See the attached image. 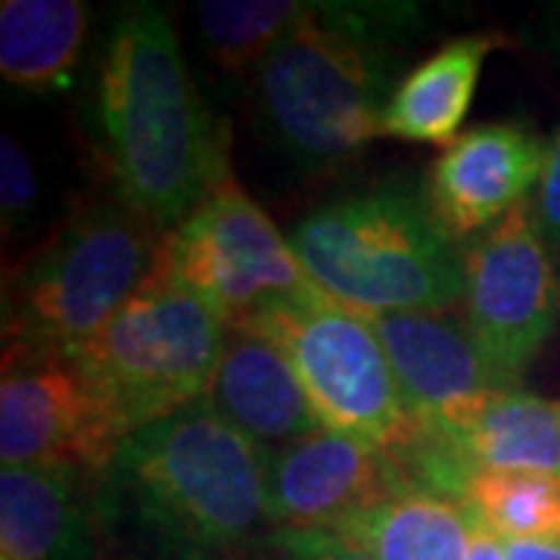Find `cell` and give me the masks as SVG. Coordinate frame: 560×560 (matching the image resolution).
I'll return each mask as SVG.
<instances>
[{"mask_svg":"<svg viewBox=\"0 0 560 560\" xmlns=\"http://www.w3.org/2000/svg\"><path fill=\"white\" fill-rule=\"evenodd\" d=\"M121 442L119 427L72 355L3 349V467H72L101 480Z\"/></svg>","mask_w":560,"mask_h":560,"instance_id":"cell-10","label":"cell"},{"mask_svg":"<svg viewBox=\"0 0 560 560\" xmlns=\"http://www.w3.org/2000/svg\"><path fill=\"white\" fill-rule=\"evenodd\" d=\"M539 40L545 50L560 62V3H551L539 20Z\"/></svg>","mask_w":560,"mask_h":560,"instance_id":"cell-27","label":"cell"},{"mask_svg":"<svg viewBox=\"0 0 560 560\" xmlns=\"http://www.w3.org/2000/svg\"><path fill=\"white\" fill-rule=\"evenodd\" d=\"M271 545L278 560H374L337 529H278Z\"/></svg>","mask_w":560,"mask_h":560,"instance_id":"cell-23","label":"cell"},{"mask_svg":"<svg viewBox=\"0 0 560 560\" xmlns=\"http://www.w3.org/2000/svg\"><path fill=\"white\" fill-rule=\"evenodd\" d=\"M548 140L526 121H489L460 131L427 175V200L442 228L467 243L486 234L539 187Z\"/></svg>","mask_w":560,"mask_h":560,"instance_id":"cell-13","label":"cell"},{"mask_svg":"<svg viewBox=\"0 0 560 560\" xmlns=\"http://www.w3.org/2000/svg\"><path fill=\"white\" fill-rule=\"evenodd\" d=\"M287 241L308 283L361 315L452 312L464 296L458 241L415 184L342 194L296 221Z\"/></svg>","mask_w":560,"mask_h":560,"instance_id":"cell-4","label":"cell"},{"mask_svg":"<svg viewBox=\"0 0 560 560\" xmlns=\"http://www.w3.org/2000/svg\"><path fill=\"white\" fill-rule=\"evenodd\" d=\"M337 533L374 560H470L474 517L464 501L399 489L349 517Z\"/></svg>","mask_w":560,"mask_h":560,"instance_id":"cell-19","label":"cell"},{"mask_svg":"<svg viewBox=\"0 0 560 560\" xmlns=\"http://www.w3.org/2000/svg\"><path fill=\"white\" fill-rule=\"evenodd\" d=\"M533 219L548 253L555 256V261H560V128L555 131V138L548 140V156H545L536 202H533Z\"/></svg>","mask_w":560,"mask_h":560,"instance_id":"cell-24","label":"cell"},{"mask_svg":"<svg viewBox=\"0 0 560 560\" xmlns=\"http://www.w3.org/2000/svg\"><path fill=\"white\" fill-rule=\"evenodd\" d=\"M91 121L113 194L160 234H172L231 172L228 125L202 101L175 22L156 3L116 10L103 35Z\"/></svg>","mask_w":560,"mask_h":560,"instance_id":"cell-1","label":"cell"},{"mask_svg":"<svg viewBox=\"0 0 560 560\" xmlns=\"http://www.w3.org/2000/svg\"><path fill=\"white\" fill-rule=\"evenodd\" d=\"M88 477L72 467H3L0 560H91Z\"/></svg>","mask_w":560,"mask_h":560,"instance_id":"cell-15","label":"cell"},{"mask_svg":"<svg viewBox=\"0 0 560 560\" xmlns=\"http://www.w3.org/2000/svg\"><path fill=\"white\" fill-rule=\"evenodd\" d=\"M162 261L228 327L243 324L261 302L308 287L290 241L231 172L165 234Z\"/></svg>","mask_w":560,"mask_h":560,"instance_id":"cell-9","label":"cell"},{"mask_svg":"<svg viewBox=\"0 0 560 560\" xmlns=\"http://www.w3.org/2000/svg\"><path fill=\"white\" fill-rule=\"evenodd\" d=\"M162 243L119 194L88 202L7 283V349L69 355L94 340L160 268Z\"/></svg>","mask_w":560,"mask_h":560,"instance_id":"cell-5","label":"cell"},{"mask_svg":"<svg viewBox=\"0 0 560 560\" xmlns=\"http://www.w3.org/2000/svg\"><path fill=\"white\" fill-rule=\"evenodd\" d=\"M442 436V433H440ZM445 440L477 474H551L560 477V401L526 389H495L474 418Z\"/></svg>","mask_w":560,"mask_h":560,"instance_id":"cell-17","label":"cell"},{"mask_svg":"<svg viewBox=\"0 0 560 560\" xmlns=\"http://www.w3.org/2000/svg\"><path fill=\"white\" fill-rule=\"evenodd\" d=\"M418 22V3L312 0L253 72L256 119L280 156L305 175H327L381 138L396 44Z\"/></svg>","mask_w":560,"mask_h":560,"instance_id":"cell-2","label":"cell"},{"mask_svg":"<svg viewBox=\"0 0 560 560\" xmlns=\"http://www.w3.org/2000/svg\"><path fill=\"white\" fill-rule=\"evenodd\" d=\"M508 560H560V539H504Z\"/></svg>","mask_w":560,"mask_h":560,"instance_id":"cell-25","label":"cell"},{"mask_svg":"<svg viewBox=\"0 0 560 560\" xmlns=\"http://www.w3.org/2000/svg\"><path fill=\"white\" fill-rule=\"evenodd\" d=\"M399 489L383 452L324 427L265 452L268 521L278 529H340Z\"/></svg>","mask_w":560,"mask_h":560,"instance_id":"cell-12","label":"cell"},{"mask_svg":"<svg viewBox=\"0 0 560 560\" xmlns=\"http://www.w3.org/2000/svg\"><path fill=\"white\" fill-rule=\"evenodd\" d=\"M467 511L504 539H560V477L480 470L464 495Z\"/></svg>","mask_w":560,"mask_h":560,"instance_id":"cell-21","label":"cell"},{"mask_svg":"<svg viewBox=\"0 0 560 560\" xmlns=\"http://www.w3.org/2000/svg\"><path fill=\"white\" fill-rule=\"evenodd\" d=\"M401 399L423 430L455 433L495 389H504L452 312H396L368 315Z\"/></svg>","mask_w":560,"mask_h":560,"instance_id":"cell-11","label":"cell"},{"mask_svg":"<svg viewBox=\"0 0 560 560\" xmlns=\"http://www.w3.org/2000/svg\"><path fill=\"white\" fill-rule=\"evenodd\" d=\"M305 10L308 0H206L197 7L202 50L221 72L253 75Z\"/></svg>","mask_w":560,"mask_h":560,"instance_id":"cell-20","label":"cell"},{"mask_svg":"<svg viewBox=\"0 0 560 560\" xmlns=\"http://www.w3.org/2000/svg\"><path fill=\"white\" fill-rule=\"evenodd\" d=\"M228 324L160 259L101 334L69 352L128 440L135 430L206 399Z\"/></svg>","mask_w":560,"mask_h":560,"instance_id":"cell-6","label":"cell"},{"mask_svg":"<svg viewBox=\"0 0 560 560\" xmlns=\"http://www.w3.org/2000/svg\"><path fill=\"white\" fill-rule=\"evenodd\" d=\"M501 35H464L448 40L433 57L396 84L381 116V138L448 147L460 138V125L480 84L486 57L504 47Z\"/></svg>","mask_w":560,"mask_h":560,"instance_id":"cell-16","label":"cell"},{"mask_svg":"<svg viewBox=\"0 0 560 560\" xmlns=\"http://www.w3.org/2000/svg\"><path fill=\"white\" fill-rule=\"evenodd\" d=\"M460 318L504 389H514L555 334L560 280L529 202L460 246Z\"/></svg>","mask_w":560,"mask_h":560,"instance_id":"cell-8","label":"cell"},{"mask_svg":"<svg viewBox=\"0 0 560 560\" xmlns=\"http://www.w3.org/2000/svg\"><path fill=\"white\" fill-rule=\"evenodd\" d=\"M206 399L265 452L320 430L318 415L287 359L243 327H228Z\"/></svg>","mask_w":560,"mask_h":560,"instance_id":"cell-14","label":"cell"},{"mask_svg":"<svg viewBox=\"0 0 560 560\" xmlns=\"http://www.w3.org/2000/svg\"><path fill=\"white\" fill-rule=\"evenodd\" d=\"M91 10L81 0H3L0 72L25 94H60L79 72Z\"/></svg>","mask_w":560,"mask_h":560,"instance_id":"cell-18","label":"cell"},{"mask_svg":"<svg viewBox=\"0 0 560 560\" xmlns=\"http://www.w3.org/2000/svg\"><path fill=\"white\" fill-rule=\"evenodd\" d=\"M101 492L162 558H228L268 521L265 448L200 399L121 442Z\"/></svg>","mask_w":560,"mask_h":560,"instance_id":"cell-3","label":"cell"},{"mask_svg":"<svg viewBox=\"0 0 560 560\" xmlns=\"http://www.w3.org/2000/svg\"><path fill=\"white\" fill-rule=\"evenodd\" d=\"M237 327L268 340L287 359L324 430L383 455L420 430L368 315L324 296L312 283L261 302Z\"/></svg>","mask_w":560,"mask_h":560,"instance_id":"cell-7","label":"cell"},{"mask_svg":"<svg viewBox=\"0 0 560 560\" xmlns=\"http://www.w3.org/2000/svg\"><path fill=\"white\" fill-rule=\"evenodd\" d=\"M474 517V514H470ZM470 560H508L499 536H492L477 517H474V541H470Z\"/></svg>","mask_w":560,"mask_h":560,"instance_id":"cell-26","label":"cell"},{"mask_svg":"<svg viewBox=\"0 0 560 560\" xmlns=\"http://www.w3.org/2000/svg\"><path fill=\"white\" fill-rule=\"evenodd\" d=\"M38 172L13 135L0 138V212L3 228H20L38 202Z\"/></svg>","mask_w":560,"mask_h":560,"instance_id":"cell-22","label":"cell"}]
</instances>
